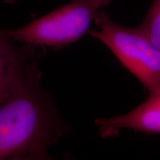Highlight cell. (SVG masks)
<instances>
[{
	"label": "cell",
	"instance_id": "obj_1",
	"mask_svg": "<svg viewBox=\"0 0 160 160\" xmlns=\"http://www.w3.org/2000/svg\"><path fill=\"white\" fill-rule=\"evenodd\" d=\"M33 62L0 105V160H48L71 128L62 119Z\"/></svg>",
	"mask_w": 160,
	"mask_h": 160
},
{
	"label": "cell",
	"instance_id": "obj_2",
	"mask_svg": "<svg viewBox=\"0 0 160 160\" xmlns=\"http://www.w3.org/2000/svg\"><path fill=\"white\" fill-rule=\"evenodd\" d=\"M93 22L98 29L88 33L107 46L124 68L137 78L148 97L160 93V51L137 27H124L103 11Z\"/></svg>",
	"mask_w": 160,
	"mask_h": 160
},
{
	"label": "cell",
	"instance_id": "obj_3",
	"mask_svg": "<svg viewBox=\"0 0 160 160\" xmlns=\"http://www.w3.org/2000/svg\"><path fill=\"white\" fill-rule=\"evenodd\" d=\"M112 1L72 0L23 27L4 31L16 42L59 48L75 42L88 33L97 12Z\"/></svg>",
	"mask_w": 160,
	"mask_h": 160
},
{
	"label": "cell",
	"instance_id": "obj_4",
	"mask_svg": "<svg viewBox=\"0 0 160 160\" xmlns=\"http://www.w3.org/2000/svg\"><path fill=\"white\" fill-rule=\"evenodd\" d=\"M102 138L114 137L123 128L147 134H160V93L151 96L128 113L95 121Z\"/></svg>",
	"mask_w": 160,
	"mask_h": 160
},
{
	"label": "cell",
	"instance_id": "obj_5",
	"mask_svg": "<svg viewBox=\"0 0 160 160\" xmlns=\"http://www.w3.org/2000/svg\"><path fill=\"white\" fill-rule=\"evenodd\" d=\"M18 46L0 29V105L8 97L28 68L38 60L35 46Z\"/></svg>",
	"mask_w": 160,
	"mask_h": 160
},
{
	"label": "cell",
	"instance_id": "obj_6",
	"mask_svg": "<svg viewBox=\"0 0 160 160\" xmlns=\"http://www.w3.org/2000/svg\"><path fill=\"white\" fill-rule=\"evenodd\" d=\"M137 28L160 51V0H153L142 22Z\"/></svg>",
	"mask_w": 160,
	"mask_h": 160
},
{
	"label": "cell",
	"instance_id": "obj_7",
	"mask_svg": "<svg viewBox=\"0 0 160 160\" xmlns=\"http://www.w3.org/2000/svg\"><path fill=\"white\" fill-rule=\"evenodd\" d=\"M19 0H3V2L6 4H10V5H12V4H15L17 2H19Z\"/></svg>",
	"mask_w": 160,
	"mask_h": 160
}]
</instances>
